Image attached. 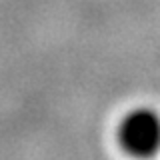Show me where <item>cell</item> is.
Wrapping results in <instances>:
<instances>
[{
  "label": "cell",
  "mask_w": 160,
  "mask_h": 160,
  "mask_svg": "<svg viewBox=\"0 0 160 160\" xmlns=\"http://www.w3.org/2000/svg\"><path fill=\"white\" fill-rule=\"evenodd\" d=\"M118 148L132 160H152L160 154V112L152 106H134L116 124Z\"/></svg>",
  "instance_id": "1"
}]
</instances>
